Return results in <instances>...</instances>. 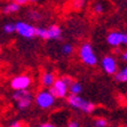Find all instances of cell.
Here are the masks:
<instances>
[{
	"label": "cell",
	"instance_id": "6da1fadb",
	"mask_svg": "<svg viewBox=\"0 0 127 127\" xmlns=\"http://www.w3.org/2000/svg\"><path fill=\"white\" fill-rule=\"evenodd\" d=\"M66 102L71 108L81 111L84 113H87V115L93 113L96 109V105L93 102L84 98L81 95H69L66 97Z\"/></svg>",
	"mask_w": 127,
	"mask_h": 127
},
{
	"label": "cell",
	"instance_id": "7c38bea8",
	"mask_svg": "<svg viewBox=\"0 0 127 127\" xmlns=\"http://www.w3.org/2000/svg\"><path fill=\"white\" fill-rule=\"evenodd\" d=\"M20 9H21L20 3H17L16 1H9L2 7V13L6 15H13L20 12Z\"/></svg>",
	"mask_w": 127,
	"mask_h": 127
},
{
	"label": "cell",
	"instance_id": "603a6c76",
	"mask_svg": "<svg viewBox=\"0 0 127 127\" xmlns=\"http://www.w3.org/2000/svg\"><path fill=\"white\" fill-rule=\"evenodd\" d=\"M80 124L78 120H74V119H72V120H70L68 123V127H79Z\"/></svg>",
	"mask_w": 127,
	"mask_h": 127
},
{
	"label": "cell",
	"instance_id": "7a4b0ae2",
	"mask_svg": "<svg viewBox=\"0 0 127 127\" xmlns=\"http://www.w3.org/2000/svg\"><path fill=\"white\" fill-rule=\"evenodd\" d=\"M12 98L18 110H28L32 105L33 101H34V96H33L32 92L29 89L14 91Z\"/></svg>",
	"mask_w": 127,
	"mask_h": 127
},
{
	"label": "cell",
	"instance_id": "3957f363",
	"mask_svg": "<svg viewBox=\"0 0 127 127\" xmlns=\"http://www.w3.org/2000/svg\"><path fill=\"white\" fill-rule=\"evenodd\" d=\"M78 55H79V59L81 60V62L88 66H95L97 64L96 53H95L92 44H89V42H84L80 46L79 50H78Z\"/></svg>",
	"mask_w": 127,
	"mask_h": 127
},
{
	"label": "cell",
	"instance_id": "8992f818",
	"mask_svg": "<svg viewBox=\"0 0 127 127\" xmlns=\"http://www.w3.org/2000/svg\"><path fill=\"white\" fill-rule=\"evenodd\" d=\"M31 85H32V78L29 74H18L10 80V87L13 91L29 89Z\"/></svg>",
	"mask_w": 127,
	"mask_h": 127
},
{
	"label": "cell",
	"instance_id": "7402d4cb",
	"mask_svg": "<svg viewBox=\"0 0 127 127\" xmlns=\"http://www.w3.org/2000/svg\"><path fill=\"white\" fill-rule=\"evenodd\" d=\"M8 127H24V124L20 120H15L8 125Z\"/></svg>",
	"mask_w": 127,
	"mask_h": 127
},
{
	"label": "cell",
	"instance_id": "ffe728a7",
	"mask_svg": "<svg viewBox=\"0 0 127 127\" xmlns=\"http://www.w3.org/2000/svg\"><path fill=\"white\" fill-rule=\"evenodd\" d=\"M86 3V0H72L71 1V7L74 9V10H79L81 9Z\"/></svg>",
	"mask_w": 127,
	"mask_h": 127
},
{
	"label": "cell",
	"instance_id": "83f0119b",
	"mask_svg": "<svg viewBox=\"0 0 127 127\" xmlns=\"http://www.w3.org/2000/svg\"><path fill=\"white\" fill-rule=\"evenodd\" d=\"M38 0H29V2H37Z\"/></svg>",
	"mask_w": 127,
	"mask_h": 127
},
{
	"label": "cell",
	"instance_id": "d4e9b609",
	"mask_svg": "<svg viewBox=\"0 0 127 127\" xmlns=\"http://www.w3.org/2000/svg\"><path fill=\"white\" fill-rule=\"evenodd\" d=\"M120 57H121V60H123V62L127 63V50H124V52L121 53Z\"/></svg>",
	"mask_w": 127,
	"mask_h": 127
},
{
	"label": "cell",
	"instance_id": "44dd1931",
	"mask_svg": "<svg viewBox=\"0 0 127 127\" xmlns=\"http://www.w3.org/2000/svg\"><path fill=\"white\" fill-rule=\"evenodd\" d=\"M37 37L44 40H47V28H37Z\"/></svg>",
	"mask_w": 127,
	"mask_h": 127
},
{
	"label": "cell",
	"instance_id": "cb8c5ba5",
	"mask_svg": "<svg viewBox=\"0 0 127 127\" xmlns=\"http://www.w3.org/2000/svg\"><path fill=\"white\" fill-rule=\"evenodd\" d=\"M62 78H63V80H64V81H65V83H66V84H68L69 86H70L71 84H72V83H73V81H74V80H73V78H72V77H70V76H63Z\"/></svg>",
	"mask_w": 127,
	"mask_h": 127
},
{
	"label": "cell",
	"instance_id": "9c48e42d",
	"mask_svg": "<svg viewBox=\"0 0 127 127\" xmlns=\"http://www.w3.org/2000/svg\"><path fill=\"white\" fill-rule=\"evenodd\" d=\"M101 66L105 73L111 76H115L118 72V62L112 55H105L101 60Z\"/></svg>",
	"mask_w": 127,
	"mask_h": 127
},
{
	"label": "cell",
	"instance_id": "ba28073f",
	"mask_svg": "<svg viewBox=\"0 0 127 127\" xmlns=\"http://www.w3.org/2000/svg\"><path fill=\"white\" fill-rule=\"evenodd\" d=\"M106 42L111 47H120L121 45L127 46V32L111 31L106 35Z\"/></svg>",
	"mask_w": 127,
	"mask_h": 127
},
{
	"label": "cell",
	"instance_id": "d6986e66",
	"mask_svg": "<svg viewBox=\"0 0 127 127\" xmlns=\"http://www.w3.org/2000/svg\"><path fill=\"white\" fill-rule=\"evenodd\" d=\"M61 52L64 54L65 56H69V55H72L73 53V46L71 44H64L61 48Z\"/></svg>",
	"mask_w": 127,
	"mask_h": 127
},
{
	"label": "cell",
	"instance_id": "30bf717a",
	"mask_svg": "<svg viewBox=\"0 0 127 127\" xmlns=\"http://www.w3.org/2000/svg\"><path fill=\"white\" fill-rule=\"evenodd\" d=\"M57 78L55 77V73L54 72H50V71H46L41 74V78H40V84L42 85V87L49 89L50 87H53V85L55 84Z\"/></svg>",
	"mask_w": 127,
	"mask_h": 127
},
{
	"label": "cell",
	"instance_id": "52a82bcc",
	"mask_svg": "<svg viewBox=\"0 0 127 127\" xmlns=\"http://www.w3.org/2000/svg\"><path fill=\"white\" fill-rule=\"evenodd\" d=\"M69 87L70 86L63 80V78H57L53 87L49 88V91L56 98H64L68 97L69 94H70L69 93Z\"/></svg>",
	"mask_w": 127,
	"mask_h": 127
},
{
	"label": "cell",
	"instance_id": "484cf974",
	"mask_svg": "<svg viewBox=\"0 0 127 127\" xmlns=\"http://www.w3.org/2000/svg\"><path fill=\"white\" fill-rule=\"evenodd\" d=\"M39 127H57L56 125L52 124V123H44V124H40Z\"/></svg>",
	"mask_w": 127,
	"mask_h": 127
},
{
	"label": "cell",
	"instance_id": "4316f807",
	"mask_svg": "<svg viewBox=\"0 0 127 127\" xmlns=\"http://www.w3.org/2000/svg\"><path fill=\"white\" fill-rule=\"evenodd\" d=\"M13 1H16V2L20 3L21 6H23V5H25V3L29 2V0H13Z\"/></svg>",
	"mask_w": 127,
	"mask_h": 127
},
{
	"label": "cell",
	"instance_id": "5b68a950",
	"mask_svg": "<svg viewBox=\"0 0 127 127\" xmlns=\"http://www.w3.org/2000/svg\"><path fill=\"white\" fill-rule=\"evenodd\" d=\"M16 33L24 39H33L37 37V28L25 21L16 22Z\"/></svg>",
	"mask_w": 127,
	"mask_h": 127
},
{
	"label": "cell",
	"instance_id": "5bb4252c",
	"mask_svg": "<svg viewBox=\"0 0 127 127\" xmlns=\"http://www.w3.org/2000/svg\"><path fill=\"white\" fill-rule=\"evenodd\" d=\"M115 80L118 83H127V64L115 74Z\"/></svg>",
	"mask_w": 127,
	"mask_h": 127
},
{
	"label": "cell",
	"instance_id": "ac0fdd59",
	"mask_svg": "<svg viewBox=\"0 0 127 127\" xmlns=\"http://www.w3.org/2000/svg\"><path fill=\"white\" fill-rule=\"evenodd\" d=\"M28 17L31 20V21H40V18H41V14L38 12V10H29L28 12Z\"/></svg>",
	"mask_w": 127,
	"mask_h": 127
},
{
	"label": "cell",
	"instance_id": "2e32d148",
	"mask_svg": "<svg viewBox=\"0 0 127 127\" xmlns=\"http://www.w3.org/2000/svg\"><path fill=\"white\" fill-rule=\"evenodd\" d=\"M2 31L6 34H13L14 32H16V23H12V22L5 23L2 27Z\"/></svg>",
	"mask_w": 127,
	"mask_h": 127
},
{
	"label": "cell",
	"instance_id": "e0dca14e",
	"mask_svg": "<svg viewBox=\"0 0 127 127\" xmlns=\"http://www.w3.org/2000/svg\"><path fill=\"white\" fill-rule=\"evenodd\" d=\"M109 126V121L103 117H97L94 119V127H108Z\"/></svg>",
	"mask_w": 127,
	"mask_h": 127
},
{
	"label": "cell",
	"instance_id": "9a60e30c",
	"mask_svg": "<svg viewBox=\"0 0 127 127\" xmlns=\"http://www.w3.org/2000/svg\"><path fill=\"white\" fill-rule=\"evenodd\" d=\"M92 9L95 14H103L106 10V6L103 1H96V2L93 3Z\"/></svg>",
	"mask_w": 127,
	"mask_h": 127
},
{
	"label": "cell",
	"instance_id": "277c9868",
	"mask_svg": "<svg viewBox=\"0 0 127 127\" xmlns=\"http://www.w3.org/2000/svg\"><path fill=\"white\" fill-rule=\"evenodd\" d=\"M56 97L52 94L49 89L44 88L41 91H39L34 96V102L38 108L42 110H48L55 104Z\"/></svg>",
	"mask_w": 127,
	"mask_h": 127
},
{
	"label": "cell",
	"instance_id": "8fae6325",
	"mask_svg": "<svg viewBox=\"0 0 127 127\" xmlns=\"http://www.w3.org/2000/svg\"><path fill=\"white\" fill-rule=\"evenodd\" d=\"M62 38V29L56 25H49L47 28V40H60Z\"/></svg>",
	"mask_w": 127,
	"mask_h": 127
},
{
	"label": "cell",
	"instance_id": "4fadbf2b",
	"mask_svg": "<svg viewBox=\"0 0 127 127\" xmlns=\"http://www.w3.org/2000/svg\"><path fill=\"white\" fill-rule=\"evenodd\" d=\"M83 89H84L83 85H81L79 81H76V80H74L73 83L70 85V87H69V93H70L69 95H81Z\"/></svg>",
	"mask_w": 127,
	"mask_h": 127
}]
</instances>
